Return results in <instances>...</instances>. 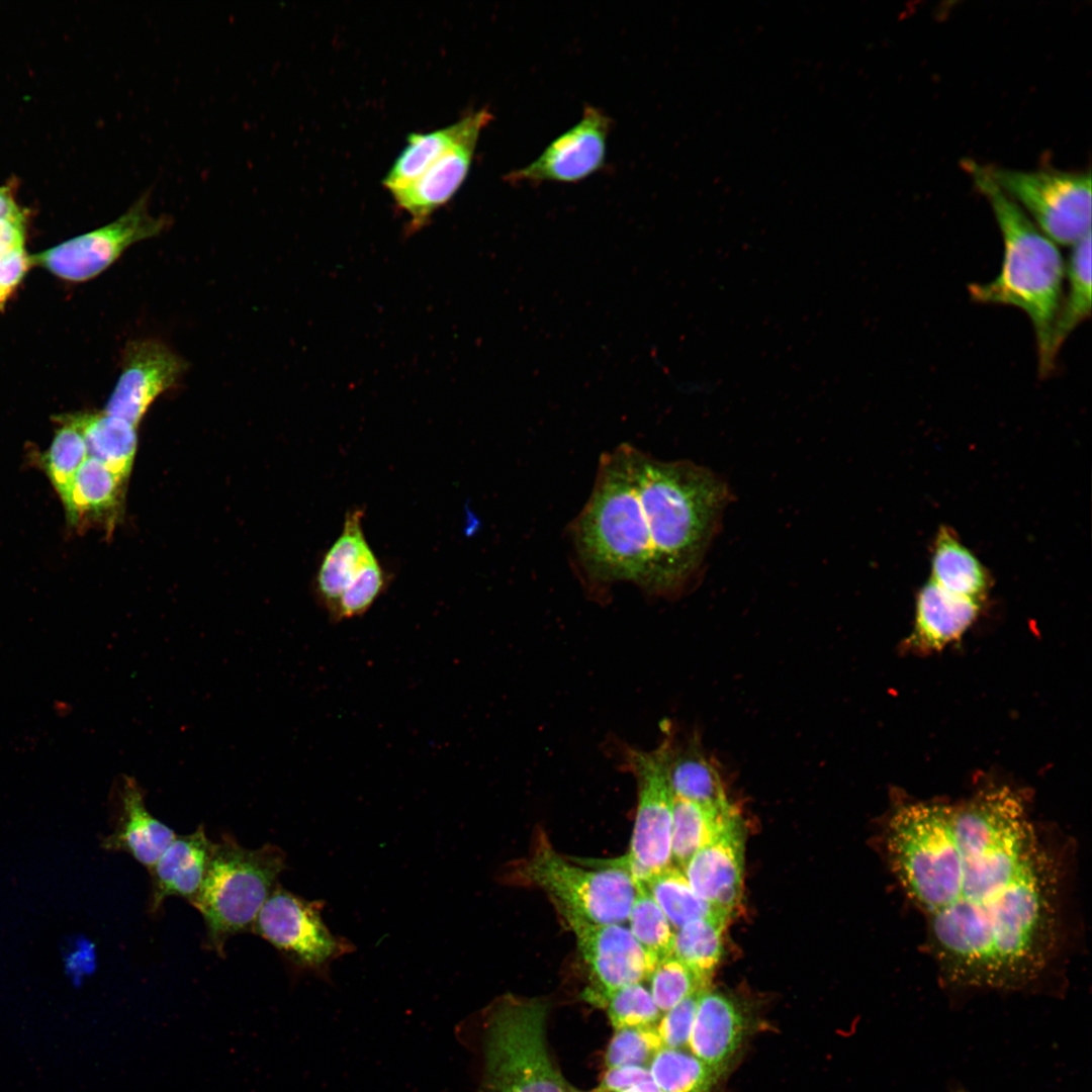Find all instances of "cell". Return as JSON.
<instances>
[{"mask_svg": "<svg viewBox=\"0 0 1092 1092\" xmlns=\"http://www.w3.org/2000/svg\"><path fill=\"white\" fill-rule=\"evenodd\" d=\"M882 837L948 987L1025 991L1053 971L1065 939V870L1018 792L899 800Z\"/></svg>", "mask_w": 1092, "mask_h": 1092, "instance_id": "6da1fadb", "label": "cell"}, {"mask_svg": "<svg viewBox=\"0 0 1092 1092\" xmlns=\"http://www.w3.org/2000/svg\"><path fill=\"white\" fill-rule=\"evenodd\" d=\"M634 458L652 554L644 592L672 597L702 567L730 492L717 474L691 461H662L638 448Z\"/></svg>", "mask_w": 1092, "mask_h": 1092, "instance_id": "7a4b0ae2", "label": "cell"}, {"mask_svg": "<svg viewBox=\"0 0 1092 1092\" xmlns=\"http://www.w3.org/2000/svg\"><path fill=\"white\" fill-rule=\"evenodd\" d=\"M635 448L622 444L601 456L590 495L568 528L576 573L592 595L617 582L647 585L652 554Z\"/></svg>", "mask_w": 1092, "mask_h": 1092, "instance_id": "3957f363", "label": "cell"}, {"mask_svg": "<svg viewBox=\"0 0 1092 1092\" xmlns=\"http://www.w3.org/2000/svg\"><path fill=\"white\" fill-rule=\"evenodd\" d=\"M963 165L988 199L1004 246L999 273L987 283L971 284V298L980 303L1017 307L1028 316L1036 341L1039 373L1045 376L1056 359L1052 338L1064 295L1066 266L1062 254L981 164L969 160Z\"/></svg>", "mask_w": 1092, "mask_h": 1092, "instance_id": "277c9868", "label": "cell"}, {"mask_svg": "<svg viewBox=\"0 0 1092 1092\" xmlns=\"http://www.w3.org/2000/svg\"><path fill=\"white\" fill-rule=\"evenodd\" d=\"M285 867L283 850L273 844L249 849L229 836L214 843L201 889L190 903L204 919L211 949L223 954L228 938L252 930Z\"/></svg>", "mask_w": 1092, "mask_h": 1092, "instance_id": "5b68a950", "label": "cell"}, {"mask_svg": "<svg viewBox=\"0 0 1092 1092\" xmlns=\"http://www.w3.org/2000/svg\"><path fill=\"white\" fill-rule=\"evenodd\" d=\"M515 875L520 882L547 893L560 914L569 913L595 923L626 921L637 894V882L627 871L575 866L544 839Z\"/></svg>", "mask_w": 1092, "mask_h": 1092, "instance_id": "8992f818", "label": "cell"}, {"mask_svg": "<svg viewBox=\"0 0 1092 1092\" xmlns=\"http://www.w3.org/2000/svg\"><path fill=\"white\" fill-rule=\"evenodd\" d=\"M982 166L1056 244L1073 246L1091 232L1090 171Z\"/></svg>", "mask_w": 1092, "mask_h": 1092, "instance_id": "52a82bcc", "label": "cell"}, {"mask_svg": "<svg viewBox=\"0 0 1092 1092\" xmlns=\"http://www.w3.org/2000/svg\"><path fill=\"white\" fill-rule=\"evenodd\" d=\"M623 759L637 781L638 807L630 850L620 857V866L645 884L672 864V793L661 743L650 751L627 746Z\"/></svg>", "mask_w": 1092, "mask_h": 1092, "instance_id": "ba28073f", "label": "cell"}, {"mask_svg": "<svg viewBox=\"0 0 1092 1092\" xmlns=\"http://www.w3.org/2000/svg\"><path fill=\"white\" fill-rule=\"evenodd\" d=\"M323 901H307L276 887L259 911L252 930L301 971L327 978L330 965L355 945L334 935L322 918Z\"/></svg>", "mask_w": 1092, "mask_h": 1092, "instance_id": "9c48e42d", "label": "cell"}, {"mask_svg": "<svg viewBox=\"0 0 1092 1092\" xmlns=\"http://www.w3.org/2000/svg\"><path fill=\"white\" fill-rule=\"evenodd\" d=\"M149 196H141L116 220L30 257L69 281H85L107 269L131 245L160 235L170 224L167 216H153Z\"/></svg>", "mask_w": 1092, "mask_h": 1092, "instance_id": "30bf717a", "label": "cell"}, {"mask_svg": "<svg viewBox=\"0 0 1092 1092\" xmlns=\"http://www.w3.org/2000/svg\"><path fill=\"white\" fill-rule=\"evenodd\" d=\"M561 915L590 971L588 1001L604 1005L613 991L641 983L656 968L631 931L620 924L595 923L569 913Z\"/></svg>", "mask_w": 1092, "mask_h": 1092, "instance_id": "8fae6325", "label": "cell"}, {"mask_svg": "<svg viewBox=\"0 0 1092 1092\" xmlns=\"http://www.w3.org/2000/svg\"><path fill=\"white\" fill-rule=\"evenodd\" d=\"M612 126V118L602 109L585 106L577 123L554 139L533 162L509 174V180L529 185L583 181L605 167Z\"/></svg>", "mask_w": 1092, "mask_h": 1092, "instance_id": "7c38bea8", "label": "cell"}, {"mask_svg": "<svg viewBox=\"0 0 1092 1092\" xmlns=\"http://www.w3.org/2000/svg\"><path fill=\"white\" fill-rule=\"evenodd\" d=\"M186 367L181 357L159 341H130L123 351L121 374L104 413L136 427L151 403L177 383Z\"/></svg>", "mask_w": 1092, "mask_h": 1092, "instance_id": "4fadbf2b", "label": "cell"}, {"mask_svg": "<svg viewBox=\"0 0 1092 1092\" xmlns=\"http://www.w3.org/2000/svg\"><path fill=\"white\" fill-rule=\"evenodd\" d=\"M744 841L741 820L701 847L682 872L693 890L730 916L743 892Z\"/></svg>", "mask_w": 1092, "mask_h": 1092, "instance_id": "5bb4252c", "label": "cell"}, {"mask_svg": "<svg viewBox=\"0 0 1092 1092\" xmlns=\"http://www.w3.org/2000/svg\"><path fill=\"white\" fill-rule=\"evenodd\" d=\"M480 134H469L414 181L390 191L414 225L426 221L459 190L469 173Z\"/></svg>", "mask_w": 1092, "mask_h": 1092, "instance_id": "9a60e30c", "label": "cell"}, {"mask_svg": "<svg viewBox=\"0 0 1092 1092\" xmlns=\"http://www.w3.org/2000/svg\"><path fill=\"white\" fill-rule=\"evenodd\" d=\"M748 1028L747 1016L731 998L706 989L699 996L688 1045L697 1058L723 1073Z\"/></svg>", "mask_w": 1092, "mask_h": 1092, "instance_id": "2e32d148", "label": "cell"}, {"mask_svg": "<svg viewBox=\"0 0 1092 1092\" xmlns=\"http://www.w3.org/2000/svg\"><path fill=\"white\" fill-rule=\"evenodd\" d=\"M214 843L199 826L193 833L177 836L149 870L152 877L150 909L157 911L165 899L178 896L191 903L198 895L212 856Z\"/></svg>", "mask_w": 1092, "mask_h": 1092, "instance_id": "e0dca14e", "label": "cell"}, {"mask_svg": "<svg viewBox=\"0 0 1092 1092\" xmlns=\"http://www.w3.org/2000/svg\"><path fill=\"white\" fill-rule=\"evenodd\" d=\"M980 608V601L952 594L930 579L918 593L908 645L923 651L944 647L963 635Z\"/></svg>", "mask_w": 1092, "mask_h": 1092, "instance_id": "ac0fdd59", "label": "cell"}, {"mask_svg": "<svg viewBox=\"0 0 1092 1092\" xmlns=\"http://www.w3.org/2000/svg\"><path fill=\"white\" fill-rule=\"evenodd\" d=\"M120 802L116 828L103 840L102 846L109 850L125 851L150 870L176 834L148 811L144 792L134 779L124 778Z\"/></svg>", "mask_w": 1092, "mask_h": 1092, "instance_id": "d6986e66", "label": "cell"}, {"mask_svg": "<svg viewBox=\"0 0 1092 1092\" xmlns=\"http://www.w3.org/2000/svg\"><path fill=\"white\" fill-rule=\"evenodd\" d=\"M662 731L660 743L672 795L711 806L730 803L718 769L703 752L696 735L680 741L665 723Z\"/></svg>", "mask_w": 1092, "mask_h": 1092, "instance_id": "ffe728a7", "label": "cell"}, {"mask_svg": "<svg viewBox=\"0 0 1092 1092\" xmlns=\"http://www.w3.org/2000/svg\"><path fill=\"white\" fill-rule=\"evenodd\" d=\"M492 120L487 108L470 111L456 122L429 132L411 133L382 184L390 192L414 181L439 158Z\"/></svg>", "mask_w": 1092, "mask_h": 1092, "instance_id": "44dd1931", "label": "cell"}, {"mask_svg": "<svg viewBox=\"0 0 1092 1092\" xmlns=\"http://www.w3.org/2000/svg\"><path fill=\"white\" fill-rule=\"evenodd\" d=\"M363 515L361 509L347 513L340 536L326 552L320 565L315 595L328 616L362 566L374 555L363 532Z\"/></svg>", "mask_w": 1092, "mask_h": 1092, "instance_id": "7402d4cb", "label": "cell"}, {"mask_svg": "<svg viewBox=\"0 0 1092 1092\" xmlns=\"http://www.w3.org/2000/svg\"><path fill=\"white\" fill-rule=\"evenodd\" d=\"M740 820L737 809L704 805L672 795L671 856L677 868L730 825Z\"/></svg>", "mask_w": 1092, "mask_h": 1092, "instance_id": "603a6c76", "label": "cell"}, {"mask_svg": "<svg viewBox=\"0 0 1092 1092\" xmlns=\"http://www.w3.org/2000/svg\"><path fill=\"white\" fill-rule=\"evenodd\" d=\"M942 588L982 602L989 575L952 530L940 527L932 549L931 578Z\"/></svg>", "mask_w": 1092, "mask_h": 1092, "instance_id": "cb8c5ba5", "label": "cell"}, {"mask_svg": "<svg viewBox=\"0 0 1092 1092\" xmlns=\"http://www.w3.org/2000/svg\"><path fill=\"white\" fill-rule=\"evenodd\" d=\"M73 417L82 430L88 457L97 459L126 478L136 450L135 427L106 413L78 414Z\"/></svg>", "mask_w": 1092, "mask_h": 1092, "instance_id": "d4e9b609", "label": "cell"}, {"mask_svg": "<svg viewBox=\"0 0 1092 1092\" xmlns=\"http://www.w3.org/2000/svg\"><path fill=\"white\" fill-rule=\"evenodd\" d=\"M123 479L97 459L87 457L64 503L68 520L78 524L112 511L119 502Z\"/></svg>", "mask_w": 1092, "mask_h": 1092, "instance_id": "484cf974", "label": "cell"}, {"mask_svg": "<svg viewBox=\"0 0 1092 1092\" xmlns=\"http://www.w3.org/2000/svg\"><path fill=\"white\" fill-rule=\"evenodd\" d=\"M1065 275L1068 292L1063 295L1052 338L1055 357L1071 333L1091 314V232L1072 246Z\"/></svg>", "mask_w": 1092, "mask_h": 1092, "instance_id": "4316f807", "label": "cell"}, {"mask_svg": "<svg viewBox=\"0 0 1092 1092\" xmlns=\"http://www.w3.org/2000/svg\"><path fill=\"white\" fill-rule=\"evenodd\" d=\"M645 887L674 928L708 917H730L728 913L701 898L676 866L653 875Z\"/></svg>", "mask_w": 1092, "mask_h": 1092, "instance_id": "83f0119b", "label": "cell"}, {"mask_svg": "<svg viewBox=\"0 0 1092 1092\" xmlns=\"http://www.w3.org/2000/svg\"><path fill=\"white\" fill-rule=\"evenodd\" d=\"M728 919L724 916L702 918L677 928L672 956L710 982L722 957V935Z\"/></svg>", "mask_w": 1092, "mask_h": 1092, "instance_id": "f1b7e54d", "label": "cell"}, {"mask_svg": "<svg viewBox=\"0 0 1092 1092\" xmlns=\"http://www.w3.org/2000/svg\"><path fill=\"white\" fill-rule=\"evenodd\" d=\"M648 1068L662 1092H711L722 1075L684 1049L662 1048Z\"/></svg>", "mask_w": 1092, "mask_h": 1092, "instance_id": "f546056e", "label": "cell"}, {"mask_svg": "<svg viewBox=\"0 0 1092 1092\" xmlns=\"http://www.w3.org/2000/svg\"><path fill=\"white\" fill-rule=\"evenodd\" d=\"M628 919L631 933L656 966L672 954L675 932L641 882Z\"/></svg>", "mask_w": 1092, "mask_h": 1092, "instance_id": "4dcf8cb0", "label": "cell"}, {"mask_svg": "<svg viewBox=\"0 0 1092 1092\" xmlns=\"http://www.w3.org/2000/svg\"><path fill=\"white\" fill-rule=\"evenodd\" d=\"M88 457L87 446L73 415L66 416L43 456V467L63 503L66 502L73 479Z\"/></svg>", "mask_w": 1092, "mask_h": 1092, "instance_id": "1f68e13d", "label": "cell"}, {"mask_svg": "<svg viewBox=\"0 0 1092 1092\" xmlns=\"http://www.w3.org/2000/svg\"><path fill=\"white\" fill-rule=\"evenodd\" d=\"M649 979L651 996L661 1013L692 994L706 990L709 984L672 954L656 966Z\"/></svg>", "mask_w": 1092, "mask_h": 1092, "instance_id": "d6a6232c", "label": "cell"}, {"mask_svg": "<svg viewBox=\"0 0 1092 1092\" xmlns=\"http://www.w3.org/2000/svg\"><path fill=\"white\" fill-rule=\"evenodd\" d=\"M387 575L375 555L362 566L329 615L333 623L364 615L385 590Z\"/></svg>", "mask_w": 1092, "mask_h": 1092, "instance_id": "836d02e7", "label": "cell"}, {"mask_svg": "<svg viewBox=\"0 0 1092 1092\" xmlns=\"http://www.w3.org/2000/svg\"><path fill=\"white\" fill-rule=\"evenodd\" d=\"M604 1005L607 1007L608 1016L615 1030L657 1025L662 1016L650 991L641 983L613 991L606 998Z\"/></svg>", "mask_w": 1092, "mask_h": 1092, "instance_id": "e575fe53", "label": "cell"}, {"mask_svg": "<svg viewBox=\"0 0 1092 1092\" xmlns=\"http://www.w3.org/2000/svg\"><path fill=\"white\" fill-rule=\"evenodd\" d=\"M663 1048L657 1025L617 1029L606 1052L609 1069L639 1066L649 1067L653 1057Z\"/></svg>", "mask_w": 1092, "mask_h": 1092, "instance_id": "d590c367", "label": "cell"}, {"mask_svg": "<svg viewBox=\"0 0 1092 1092\" xmlns=\"http://www.w3.org/2000/svg\"><path fill=\"white\" fill-rule=\"evenodd\" d=\"M701 992L692 994L663 1013L657 1023L663 1048L685 1049L688 1045Z\"/></svg>", "mask_w": 1092, "mask_h": 1092, "instance_id": "8d00e7d4", "label": "cell"}, {"mask_svg": "<svg viewBox=\"0 0 1092 1092\" xmlns=\"http://www.w3.org/2000/svg\"><path fill=\"white\" fill-rule=\"evenodd\" d=\"M31 265L24 246L0 255V289L9 295L23 278Z\"/></svg>", "mask_w": 1092, "mask_h": 1092, "instance_id": "74e56055", "label": "cell"}, {"mask_svg": "<svg viewBox=\"0 0 1092 1092\" xmlns=\"http://www.w3.org/2000/svg\"><path fill=\"white\" fill-rule=\"evenodd\" d=\"M653 1080L648 1067L626 1066L609 1069L596 1092H620L641 1082Z\"/></svg>", "mask_w": 1092, "mask_h": 1092, "instance_id": "f35d334b", "label": "cell"}, {"mask_svg": "<svg viewBox=\"0 0 1092 1092\" xmlns=\"http://www.w3.org/2000/svg\"><path fill=\"white\" fill-rule=\"evenodd\" d=\"M25 216L0 218V255L24 246Z\"/></svg>", "mask_w": 1092, "mask_h": 1092, "instance_id": "ab89813d", "label": "cell"}, {"mask_svg": "<svg viewBox=\"0 0 1092 1092\" xmlns=\"http://www.w3.org/2000/svg\"><path fill=\"white\" fill-rule=\"evenodd\" d=\"M20 216H25L24 211L16 204L10 188L0 187V218Z\"/></svg>", "mask_w": 1092, "mask_h": 1092, "instance_id": "60d3db41", "label": "cell"}, {"mask_svg": "<svg viewBox=\"0 0 1092 1092\" xmlns=\"http://www.w3.org/2000/svg\"><path fill=\"white\" fill-rule=\"evenodd\" d=\"M596 1092V1091H593ZM620 1092H662L653 1080L641 1082Z\"/></svg>", "mask_w": 1092, "mask_h": 1092, "instance_id": "b9f144b4", "label": "cell"}, {"mask_svg": "<svg viewBox=\"0 0 1092 1092\" xmlns=\"http://www.w3.org/2000/svg\"><path fill=\"white\" fill-rule=\"evenodd\" d=\"M8 296H9V295H7V294H6L5 292H3V291H2L1 289H0V307H1V306H3V304H4V302L6 301V299H7V297H8Z\"/></svg>", "mask_w": 1092, "mask_h": 1092, "instance_id": "7bdbcfd3", "label": "cell"}, {"mask_svg": "<svg viewBox=\"0 0 1092 1092\" xmlns=\"http://www.w3.org/2000/svg\"><path fill=\"white\" fill-rule=\"evenodd\" d=\"M952 1092H968V1091L965 1090L964 1088H957Z\"/></svg>", "mask_w": 1092, "mask_h": 1092, "instance_id": "ee69618b", "label": "cell"}]
</instances>
